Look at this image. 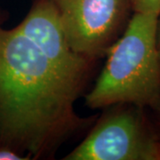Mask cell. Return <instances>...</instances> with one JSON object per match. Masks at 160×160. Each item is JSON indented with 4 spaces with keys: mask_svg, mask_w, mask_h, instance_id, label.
Instances as JSON below:
<instances>
[{
    "mask_svg": "<svg viewBox=\"0 0 160 160\" xmlns=\"http://www.w3.org/2000/svg\"><path fill=\"white\" fill-rule=\"evenodd\" d=\"M7 19L0 8V149L52 159L98 116L76 112L86 86L62 73L16 27L6 28Z\"/></svg>",
    "mask_w": 160,
    "mask_h": 160,
    "instance_id": "1",
    "label": "cell"
},
{
    "mask_svg": "<svg viewBox=\"0 0 160 160\" xmlns=\"http://www.w3.org/2000/svg\"><path fill=\"white\" fill-rule=\"evenodd\" d=\"M158 15L133 12L125 32L106 54V62L85 102L91 109L117 103L149 109L160 97V63L156 46Z\"/></svg>",
    "mask_w": 160,
    "mask_h": 160,
    "instance_id": "2",
    "label": "cell"
},
{
    "mask_svg": "<svg viewBox=\"0 0 160 160\" xmlns=\"http://www.w3.org/2000/svg\"><path fill=\"white\" fill-rule=\"evenodd\" d=\"M104 109L63 160H160V136L149 109L117 103Z\"/></svg>",
    "mask_w": 160,
    "mask_h": 160,
    "instance_id": "3",
    "label": "cell"
},
{
    "mask_svg": "<svg viewBox=\"0 0 160 160\" xmlns=\"http://www.w3.org/2000/svg\"><path fill=\"white\" fill-rule=\"evenodd\" d=\"M72 50L89 60L105 58L133 14L130 0H50Z\"/></svg>",
    "mask_w": 160,
    "mask_h": 160,
    "instance_id": "4",
    "label": "cell"
},
{
    "mask_svg": "<svg viewBox=\"0 0 160 160\" xmlns=\"http://www.w3.org/2000/svg\"><path fill=\"white\" fill-rule=\"evenodd\" d=\"M16 28L62 73L86 86L97 62L72 50L50 0H32L27 15Z\"/></svg>",
    "mask_w": 160,
    "mask_h": 160,
    "instance_id": "5",
    "label": "cell"
},
{
    "mask_svg": "<svg viewBox=\"0 0 160 160\" xmlns=\"http://www.w3.org/2000/svg\"><path fill=\"white\" fill-rule=\"evenodd\" d=\"M134 12L160 14V0H130Z\"/></svg>",
    "mask_w": 160,
    "mask_h": 160,
    "instance_id": "6",
    "label": "cell"
},
{
    "mask_svg": "<svg viewBox=\"0 0 160 160\" xmlns=\"http://www.w3.org/2000/svg\"><path fill=\"white\" fill-rule=\"evenodd\" d=\"M149 114L151 116V118L153 120L156 129L160 136V97L157 103L151 108H149Z\"/></svg>",
    "mask_w": 160,
    "mask_h": 160,
    "instance_id": "7",
    "label": "cell"
},
{
    "mask_svg": "<svg viewBox=\"0 0 160 160\" xmlns=\"http://www.w3.org/2000/svg\"><path fill=\"white\" fill-rule=\"evenodd\" d=\"M156 46L158 55V60L160 63V14L158 17L157 21V27H156Z\"/></svg>",
    "mask_w": 160,
    "mask_h": 160,
    "instance_id": "8",
    "label": "cell"
}]
</instances>
